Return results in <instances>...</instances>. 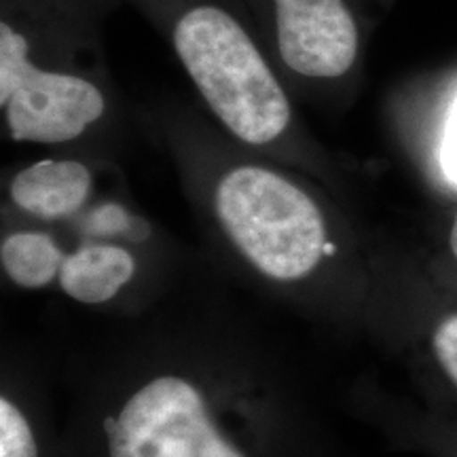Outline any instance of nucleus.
<instances>
[{
    "label": "nucleus",
    "instance_id": "obj_10",
    "mask_svg": "<svg viewBox=\"0 0 457 457\" xmlns=\"http://www.w3.org/2000/svg\"><path fill=\"white\" fill-rule=\"evenodd\" d=\"M432 347L438 364L457 386V313H451L438 324L432 335Z\"/></svg>",
    "mask_w": 457,
    "mask_h": 457
},
{
    "label": "nucleus",
    "instance_id": "obj_2",
    "mask_svg": "<svg viewBox=\"0 0 457 457\" xmlns=\"http://www.w3.org/2000/svg\"><path fill=\"white\" fill-rule=\"evenodd\" d=\"M214 210L245 261L276 282L312 276L328 253L318 204L278 171L253 165L227 171L216 185Z\"/></svg>",
    "mask_w": 457,
    "mask_h": 457
},
{
    "label": "nucleus",
    "instance_id": "obj_4",
    "mask_svg": "<svg viewBox=\"0 0 457 457\" xmlns=\"http://www.w3.org/2000/svg\"><path fill=\"white\" fill-rule=\"evenodd\" d=\"M0 104L11 138L41 145L77 138L106 108L102 91L87 79L34 66L26 38L7 21L0 24Z\"/></svg>",
    "mask_w": 457,
    "mask_h": 457
},
{
    "label": "nucleus",
    "instance_id": "obj_9",
    "mask_svg": "<svg viewBox=\"0 0 457 457\" xmlns=\"http://www.w3.org/2000/svg\"><path fill=\"white\" fill-rule=\"evenodd\" d=\"M0 457H38L30 421L9 396L0 398Z\"/></svg>",
    "mask_w": 457,
    "mask_h": 457
},
{
    "label": "nucleus",
    "instance_id": "obj_8",
    "mask_svg": "<svg viewBox=\"0 0 457 457\" xmlns=\"http://www.w3.org/2000/svg\"><path fill=\"white\" fill-rule=\"evenodd\" d=\"M0 262L15 286L38 290L47 288L60 278L64 256L47 233L17 231L0 244Z\"/></svg>",
    "mask_w": 457,
    "mask_h": 457
},
{
    "label": "nucleus",
    "instance_id": "obj_12",
    "mask_svg": "<svg viewBox=\"0 0 457 457\" xmlns=\"http://www.w3.org/2000/svg\"><path fill=\"white\" fill-rule=\"evenodd\" d=\"M449 244H451V253H453V254H455V259H457V214H455L453 227H451V236H449Z\"/></svg>",
    "mask_w": 457,
    "mask_h": 457
},
{
    "label": "nucleus",
    "instance_id": "obj_1",
    "mask_svg": "<svg viewBox=\"0 0 457 457\" xmlns=\"http://www.w3.org/2000/svg\"><path fill=\"white\" fill-rule=\"evenodd\" d=\"M174 45L199 94L237 138L267 145L284 134L288 98L231 15L208 4L191 9L176 26Z\"/></svg>",
    "mask_w": 457,
    "mask_h": 457
},
{
    "label": "nucleus",
    "instance_id": "obj_11",
    "mask_svg": "<svg viewBox=\"0 0 457 457\" xmlns=\"http://www.w3.org/2000/svg\"><path fill=\"white\" fill-rule=\"evenodd\" d=\"M441 165L445 176L457 187V98L451 106L447 129H445V138L441 146Z\"/></svg>",
    "mask_w": 457,
    "mask_h": 457
},
{
    "label": "nucleus",
    "instance_id": "obj_7",
    "mask_svg": "<svg viewBox=\"0 0 457 457\" xmlns=\"http://www.w3.org/2000/svg\"><path fill=\"white\" fill-rule=\"evenodd\" d=\"M136 273L128 250L112 244H85L64 256L60 270L62 293L83 305H102L114 299Z\"/></svg>",
    "mask_w": 457,
    "mask_h": 457
},
{
    "label": "nucleus",
    "instance_id": "obj_5",
    "mask_svg": "<svg viewBox=\"0 0 457 457\" xmlns=\"http://www.w3.org/2000/svg\"><path fill=\"white\" fill-rule=\"evenodd\" d=\"M278 47L290 71L339 79L358 55V28L341 0H273Z\"/></svg>",
    "mask_w": 457,
    "mask_h": 457
},
{
    "label": "nucleus",
    "instance_id": "obj_3",
    "mask_svg": "<svg viewBox=\"0 0 457 457\" xmlns=\"http://www.w3.org/2000/svg\"><path fill=\"white\" fill-rule=\"evenodd\" d=\"M210 407L188 377H151L108 420V457H248Z\"/></svg>",
    "mask_w": 457,
    "mask_h": 457
},
{
    "label": "nucleus",
    "instance_id": "obj_6",
    "mask_svg": "<svg viewBox=\"0 0 457 457\" xmlns=\"http://www.w3.org/2000/svg\"><path fill=\"white\" fill-rule=\"evenodd\" d=\"M91 174L79 162L45 159L21 170L11 182V199L32 216L45 220L66 219L87 202Z\"/></svg>",
    "mask_w": 457,
    "mask_h": 457
}]
</instances>
